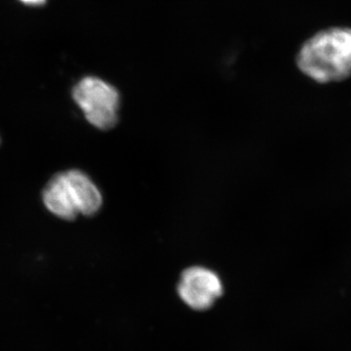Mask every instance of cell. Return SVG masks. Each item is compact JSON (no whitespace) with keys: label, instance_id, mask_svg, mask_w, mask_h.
<instances>
[{"label":"cell","instance_id":"1","mask_svg":"<svg viewBox=\"0 0 351 351\" xmlns=\"http://www.w3.org/2000/svg\"><path fill=\"white\" fill-rule=\"evenodd\" d=\"M302 73L318 83L339 82L351 75V29L332 27L314 34L297 57Z\"/></svg>","mask_w":351,"mask_h":351},{"label":"cell","instance_id":"2","mask_svg":"<svg viewBox=\"0 0 351 351\" xmlns=\"http://www.w3.org/2000/svg\"><path fill=\"white\" fill-rule=\"evenodd\" d=\"M43 202L55 216L73 221L80 214L93 216L100 210L103 198L85 173L69 170L50 180L43 191Z\"/></svg>","mask_w":351,"mask_h":351},{"label":"cell","instance_id":"3","mask_svg":"<svg viewBox=\"0 0 351 351\" xmlns=\"http://www.w3.org/2000/svg\"><path fill=\"white\" fill-rule=\"evenodd\" d=\"M73 96L92 125L108 130L117 123L119 94L112 85L100 78L85 77L77 83Z\"/></svg>","mask_w":351,"mask_h":351},{"label":"cell","instance_id":"4","mask_svg":"<svg viewBox=\"0 0 351 351\" xmlns=\"http://www.w3.org/2000/svg\"><path fill=\"white\" fill-rule=\"evenodd\" d=\"M221 278L213 270L191 267L182 272L178 293L182 301L195 311H206L223 295Z\"/></svg>","mask_w":351,"mask_h":351},{"label":"cell","instance_id":"5","mask_svg":"<svg viewBox=\"0 0 351 351\" xmlns=\"http://www.w3.org/2000/svg\"><path fill=\"white\" fill-rule=\"evenodd\" d=\"M23 3L27 4V5H43L45 3L46 0H20Z\"/></svg>","mask_w":351,"mask_h":351}]
</instances>
